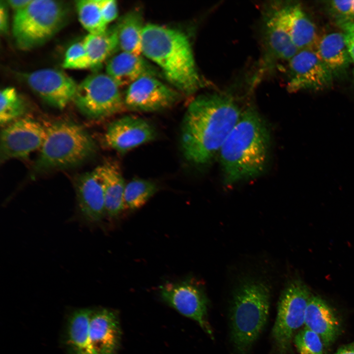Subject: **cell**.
I'll use <instances>...</instances> for the list:
<instances>
[{
	"label": "cell",
	"mask_w": 354,
	"mask_h": 354,
	"mask_svg": "<svg viewBox=\"0 0 354 354\" xmlns=\"http://www.w3.org/2000/svg\"><path fill=\"white\" fill-rule=\"evenodd\" d=\"M293 341L299 354H323L324 347L320 337L305 327L295 334Z\"/></svg>",
	"instance_id": "29"
},
{
	"label": "cell",
	"mask_w": 354,
	"mask_h": 354,
	"mask_svg": "<svg viewBox=\"0 0 354 354\" xmlns=\"http://www.w3.org/2000/svg\"><path fill=\"white\" fill-rule=\"evenodd\" d=\"M156 135L155 129L149 122L141 118L127 116L109 124L104 141L111 148L125 153L153 141Z\"/></svg>",
	"instance_id": "14"
},
{
	"label": "cell",
	"mask_w": 354,
	"mask_h": 354,
	"mask_svg": "<svg viewBox=\"0 0 354 354\" xmlns=\"http://www.w3.org/2000/svg\"><path fill=\"white\" fill-rule=\"evenodd\" d=\"M7 3L6 1H0V31L1 34H5L8 29Z\"/></svg>",
	"instance_id": "34"
},
{
	"label": "cell",
	"mask_w": 354,
	"mask_h": 354,
	"mask_svg": "<svg viewBox=\"0 0 354 354\" xmlns=\"http://www.w3.org/2000/svg\"><path fill=\"white\" fill-rule=\"evenodd\" d=\"M270 290L260 281L248 280L234 293L231 308V339L236 354H246L266 323Z\"/></svg>",
	"instance_id": "4"
},
{
	"label": "cell",
	"mask_w": 354,
	"mask_h": 354,
	"mask_svg": "<svg viewBox=\"0 0 354 354\" xmlns=\"http://www.w3.org/2000/svg\"><path fill=\"white\" fill-rule=\"evenodd\" d=\"M264 39L267 53L277 60L289 61L299 51L280 20L277 3L264 14Z\"/></svg>",
	"instance_id": "17"
},
{
	"label": "cell",
	"mask_w": 354,
	"mask_h": 354,
	"mask_svg": "<svg viewBox=\"0 0 354 354\" xmlns=\"http://www.w3.org/2000/svg\"><path fill=\"white\" fill-rule=\"evenodd\" d=\"M350 20L354 21V0H353L352 11H351Z\"/></svg>",
	"instance_id": "37"
},
{
	"label": "cell",
	"mask_w": 354,
	"mask_h": 354,
	"mask_svg": "<svg viewBox=\"0 0 354 354\" xmlns=\"http://www.w3.org/2000/svg\"><path fill=\"white\" fill-rule=\"evenodd\" d=\"M313 50L333 75L345 71L352 61L340 32H331L318 38Z\"/></svg>",
	"instance_id": "21"
},
{
	"label": "cell",
	"mask_w": 354,
	"mask_h": 354,
	"mask_svg": "<svg viewBox=\"0 0 354 354\" xmlns=\"http://www.w3.org/2000/svg\"><path fill=\"white\" fill-rule=\"evenodd\" d=\"M100 168L104 184L106 215L114 218L125 208L126 184L117 164L107 162L100 165Z\"/></svg>",
	"instance_id": "22"
},
{
	"label": "cell",
	"mask_w": 354,
	"mask_h": 354,
	"mask_svg": "<svg viewBox=\"0 0 354 354\" xmlns=\"http://www.w3.org/2000/svg\"><path fill=\"white\" fill-rule=\"evenodd\" d=\"M179 93L153 76H145L128 86L124 102L130 109L155 112L169 108L179 99Z\"/></svg>",
	"instance_id": "12"
},
{
	"label": "cell",
	"mask_w": 354,
	"mask_h": 354,
	"mask_svg": "<svg viewBox=\"0 0 354 354\" xmlns=\"http://www.w3.org/2000/svg\"><path fill=\"white\" fill-rule=\"evenodd\" d=\"M142 54L156 63L168 81L190 94L201 87L192 49L183 32L156 24L145 26Z\"/></svg>",
	"instance_id": "3"
},
{
	"label": "cell",
	"mask_w": 354,
	"mask_h": 354,
	"mask_svg": "<svg viewBox=\"0 0 354 354\" xmlns=\"http://www.w3.org/2000/svg\"><path fill=\"white\" fill-rule=\"evenodd\" d=\"M288 90H322L330 86L333 74L312 50H299L289 61Z\"/></svg>",
	"instance_id": "11"
},
{
	"label": "cell",
	"mask_w": 354,
	"mask_h": 354,
	"mask_svg": "<svg viewBox=\"0 0 354 354\" xmlns=\"http://www.w3.org/2000/svg\"><path fill=\"white\" fill-rule=\"evenodd\" d=\"M106 70L118 87L129 86L143 77L159 75L157 69L140 55L122 51L108 61Z\"/></svg>",
	"instance_id": "20"
},
{
	"label": "cell",
	"mask_w": 354,
	"mask_h": 354,
	"mask_svg": "<svg viewBox=\"0 0 354 354\" xmlns=\"http://www.w3.org/2000/svg\"><path fill=\"white\" fill-rule=\"evenodd\" d=\"M118 88L107 74H91L78 85L73 101L88 118H107L122 110L123 100Z\"/></svg>",
	"instance_id": "8"
},
{
	"label": "cell",
	"mask_w": 354,
	"mask_h": 354,
	"mask_svg": "<svg viewBox=\"0 0 354 354\" xmlns=\"http://www.w3.org/2000/svg\"><path fill=\"white\" fill-rule=\"evenodd\" d=\"M241 114L233 98L226 94H204L193 100L181 127V147L186 159L196 165L210 162Z\"/></svg>",
	"instance_id": "1"
},
{
	"label": "cell",
	"mask_w": 354,
	"mask_h": 354,
	"mask_svg": "<svg viewBox=\"0 0 354 354\" xmlns=\"http://www.w3.org/2000/svg\"><path fill=\"white\" fill-rule=\"evenodd\" d=\"M116 25L119 48L122 52L141 55L145 26L142 12L138 10H131L123 15Z\"/></svg>",
	"instance_id": "24"
},
{
	"label": "cell",
	"mask_w": 354,
	"mask_h": 354,
	"mask_svg": "<svg viewBox=\"0 0 354 354\" xmlns=\"http://www.w3.org/2000/svg\"><path fill=\"white\" fill-rule=\"evenodd\" d=\"M68 14L62 1L31 0L14 14L12 30L17 47L29 50L43 44L63 27Z\"/></svg>",
	"instance_id": "6"
},
{
	"label": "cell",
	"mask_w": 354,
	"mask_h": 354,
	"mask_svg": "<svg viewBox=\"0 0 354 354\" xmlns=\"http://www.w3.org/2000/svg\"><path fill=\"white\" fill-rule=\"evenodd\" d=\"M337 24L341 29L347 50L352 61L354 63V21L348 20L337 22Z\"/></svg>",
	"instance_id": "32"
},
{
	"label": "cell",
	"mask_w": 354,
	"mask_h": 354,
	"mask_svg": "<svg viewBox=\"0 0 354 354\" xmlns=\"http://www.w3.org/2000/svg\"><path fill=\"white\" fill-rule=\"evenodd\" d=\"M269 147V133L260 114L253 108L242 112L218 153L225 182L232 184L261 174Z\"/></svg>",
	"instance_id": "2"
},
{
	"label": "cell",
	"mask_w": 354,
	"mask_h": 354,
	"mask_svg": "<svg viewBox=\"0 0 354 354\" xmlns=\"http://www.w3.org/2000/svg\"><path fill=\"white\" fill-rule=\"evenodd\" d=\"M334 354H354V341L340 347Z\"/></svg>",
	"instance_id": "36"
},
{
	"label": "cell",
	"mask_w": 354,
	"mask_h": 354,
	"mask_svg": "<svg viewBox=\"0 0 354 354\" xmlns=\"http://www.w3.org/2000/svg\"><path fill=\"white\" fill-rule=\"evenodd\" d=\"M31 0H6L7 5L16 12L26 7Z\"/></svg>",
	"instance_id": "35"
},
{
	"label": "cell",
	"mask_w": 354,
	"mask_h": 354,
	"mask_svg": "<svg viewBox=\"0 0 354 354\" xmlns=\"http://www.w3.org/2000/svg\"><path fill=\"white\" fill-rule=\"evenodd\" d=\"M82 41L90 68L98 67L119 48L117 25L101 33H88Z\"/></svg>",
	"instance_id": "25"
},
{
	"label": "cell",
	"mask_w": 354,
	"mask_h": 354,
	"mask_svg": "<svg viewBox=\"0 0 354 354\" xmlns=\"http://www.w3.org/2000/svg\"><path fill=\"white\" fill-rule=\"evenodd\" d=\"M94 141L81 125L69 121L55 122L46 127L35 168L38 171L71 167L93 155Z\"/></svg>",
	"instance_id": "5"
},
{
	"label": "cell",
	"mask_w": 354,
	"mask_h": 354,
	"mask_svg": "<svg viewBox=\"0 0 354 354\" xmlns=\"http://www.w3.org/2000/svg\"><path fill=\"white\" fill-rule=\"evenodd\" d=\"M121 335L119 320L114 311L106 308L92 309L89 336L96 354H117Z\"/></svg>",
	"instance_id": "16"
},
{
	"label": "cell",
	"mask_w": 354,
	"mask_h": 354,
	"mask_svg": "<svg viewBox=\"0 0 354 354\" xmlns=\"http://www.w3.org/2000/svg\"><path fill=\"white\" fill-rule=\"evenodd\" d=\"M80 217L88 224L100 222L106 215L104 188L100 166L81 175L76 185Z\"/></svg>",
	"instance_id": "15"
},
{
	"label": "cell",
	"mask_w": 354,
	"mask_h": 354,
	"mask_svg": "<svg viewBox=\"0 0 354 354\" xmlns=\"http://www.w3.org/2000/svg\"><path fill=\"white\" fill-rule=\"evenodd\" d=\"M62 66L64 68L71 69L90 68L83 41L74 43L68 48Z\"/></svg>",
	"instance_id": "30"
},
{
	"label": "cell",
	"mask_w": 354,
	"mask_h": 354,
	"mask_svg": "<svg viewBox=\"0 0 354 354\" xmlns=\"http://www.w3.org/2000/svg\"><path fill=\"white\" fill-rule=\"evenodd\" d=\"M92 309L81 308L73 312L68 319L66 344L70 354H96L90 342L89 323Z\"/></svg>",
	"instance_id": "23"
},
{
	"label": "cell",
	"mask_w": 354,
	"mask_h": 354,
	"mask_svg": "<svg viewBox=\"0 0 354 354\" xmlns=\"http://www.w3.org/2000/svg\"><path fill=\"white\" fill-rule=\"evenodd\" d=\"M312 295L299 280L292 281L282 292L272 330L273 341L280 354L289 351L297 331L304 325L306 309Z\"/></svg>",
	"instance_id": "7"
},
{
	"label": "cell",
	"mask_w": 354,
	"mask_h": 354,
	"mask_svg": "<svg viewBox=\"0 0 354 354\" xmlns=\"http://www.w3.org/2000/svg\"><path fill=\"white\" fill-rule=\"evenodd\" d=\"M352 3V0H332L329 2L330 11L337 19V23L350 20Z\"/></svg>",
	"instance_id": "31"
},
{
	"label": "cell",
	"mask_w": 354,
	"mask_h": 354,
	"mask_svg": "<svg viewBox=\"0 0 354 354\" xmlns=\"http://www.w3.org/2000/svg\"><path fill=\"white\" fill-rule=\"evenodd\" d=\"M279 18L299 50H313L318 39L314 23L298 4H277Z\"/></svg>",
	"instance_id": "19"
},
{
	"label": "cell",
	"mask_w": 354,
	"mask_h": 354,
	"mask_svg": "<svg viewBox=\"0 0 354 354\" xmlns=\"http://www.w3.org/2000/svg\"><path fill=\"white\" fill-rule=\"evenodd\" d=\"M304 326L320 337L325 348L334 342L341 329L340 321L333 309L323 299L314 295L306 309Z\"/></svg>",
	"instance_id": "18"
},
{
	"label": "cell",
	"mask_w": 354,
	"mask_h": 354,
	"mask_svg": "<svg viewBox=\"0 0 354 354\" xmlns=\"http://www.w3.org/2000/svg\"><path fill=\"white\" fill-rule=\"evenodd\" d=\"M157 190L156 184L149 180L134 179L125 185V207L131 210L143 206Z\"/></svg>",
	"instance_id": "27"
},
{
	"label": "cell",
	"mask_w": 354,
	"mask_h": 354,
	"mask_svg": "<svg viewBox=\"0 0 354 354\" xmlns=\"http://www.w3.org/2000/svg\"><path fill=\"white\" fill-rule=\"evenodd\" d=\"M159 293L166 303L194 320L212 337L213 333L207 320V300L201 287L188 279L165 283L159 287Z\"/></svg>",
	"instance_id": "9"
},
{
	"label": "cell",
	"mask_w": 354,
	"mask_h": 354,
	"mask_svg": "<svg viewBox=\"0 0 354 354\" xmlns=\"http://www.w3.org/2000/svg\"><path fill=\"white\" fill-rule=\"evenodd\" d=\"M24 77L31 89L52 106L63 109L74 100L78 85L60 70L41 69L27 73Z\"/></svg>",
	"instance_id": "13"
},
{
	"label": "cell",
	"mask_w": 354,
	"mask_h": 354,
	"mask_svg": "<svg viewBox=\"0 0 354 354\" xmlns=\"http://www.w3.org/2000/svg\"><path fill=\"white\" fill-rule=\"evenodd\" d=\"M79 20L90 34H99L107 30L100 6L99 0H80L76 1Z\"/></svg>",
	"instance_id": "26"
},
{
	"label": "cell",
	"mask_w": 354,
	"mask_h": 354,
	"mask_svg": "<svg viewBox=\"0 0 354 354\" xmlns=\"http://www.w3.org/2000/svg\"><path fill=\"white\" fill-rule=\"evenodd\" d=\"M99 3L103 20L108 25L118 17V4L115 0H99Z\"/></svg>",
	"instance_id": "33"
},
{
	"label": "cell",
	"mask_w": 354,
	"mask_h": 354,
	"mask_svg": "<svg viewBox=\"0 0 354 354\" xmlns=\"http://www.w3.org/2000/svg\"><path fill=\"white\" fill-rule=\"evenodd\" d=\"M26 108L23 100L16 89L6 87L0 93V123L1 126L21 118Z\"/></svg>",
	"instance_id": "28"
},
{
	"label": "cell",
	"mask_w": 354,
	"mask_h": 354,
	"mask_svg": "<svg viewBox=\"0 0 354 354\" xmlns=\"http://www.w3.org/2000/svg\"><path fill=\"white\" fill-rule=\"evenodd\" d=\"M46 127L30 118H21L4 126L0 133V161L24 159L40 149Z\"/></svg>",
	"instance_id": "10"
}]
</instances>
